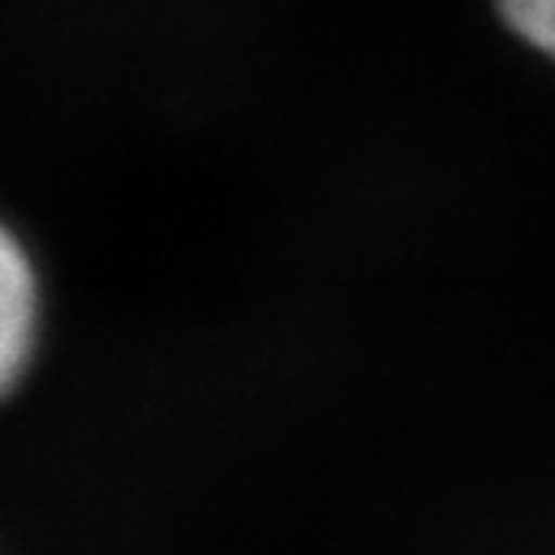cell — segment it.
<instances>
[{
    "label": "cell",
    "instance_id": "6da1fadb",
    "mask_svg": "<svg viewBox=\"0 0 555 555\" xmlns=\"http://www.w3.org/2000/svg\"><path fill=\"white\" fill-rule=\"evenodd\" d=\"M43 339V278L24 235L0 220V401L20 390Z\"/></svg>",
    "mask_w": 555,
    "mask_h": 555
},
{
    "label": "cell",
    "instance_id": "7a4b0ae2",
    "mask_svg": "<svg viewBox=\"0 0 555 555\" xmlns=\"http://www.w3.org/2000/svg\"><path fill=\"white\" fill-rule=\"evenodd\" d=\"M498 9L525 43L555 59V0H498Z\"/></svg>",
    "mask_w": 555,
    "mask_h": 555
}]
</instances>
